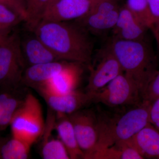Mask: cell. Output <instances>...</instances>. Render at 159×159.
Here are the masks:
<instances>
[{
    "mask_svg": "<svg viewBox=\"0 0 159 159\" xmlns=\"http://www.w3.org/2000/svg\"><path fill=\"white\" fill-rule=\"evenodd\" d=\"M70 21L43 20L33 32L61 60L89 66L93 46L89 33Z\"/></svg>",
    "mask_w": 159,
    "mask_h": 159,
    "instance_id": "1",
    "label": "cell"
},
{
    "mask_svg": "<svg viewBox=\"0 0 159 159\" xmlns=\"http://www.w3.org/2000/svg\"><path fill=\"white\" fill-rule=\"evenodd\" d=\"M106 47L119 61L123 73L139 86L142 96L158 71L156 56L148 41L124 40L113 37Z\"/></svg>",
    "mask_w": 159,
    "mask_h": 159,
    "instance_id": "2",
    "label": "cell"
},
{
    "mask_svg": "<svg viewBox=\"0 0 159 159\" xmlns=\"http://www.w3.org/2000/svg\"><path fill=\"white\" fill-rule=\"evenodd\" d=\"M150 101L143 100L121 115L113 117L98 115L99 142L94 151L129 140L150 124Z\"/></svg>",
    "mask_w": 159,
    "mask_h": 159,
    "instance_id": "3",
    "label": "cell"
},
{
    "mask_svg": "<svg viewBox=\"0 0 159 159\" xmlns=\"http://www.w3.org/2000/svg\"><path fill=\"white\" fill-rule=\"evenodd\" d=\"M45 124L41 103L29 92L10 122L12 137L32 145L42 136Z\"/></svg>",
    "mask_w": 159,
    "mask_h": 159,
    "instance_id": "4",
    "label": "cell"
},
{
    "mask_svg": "<svg viewBox=\"0 0 159 159\" xmlns=\"http://www.w3.org/2000/svg\"><path fill=\"white\" fill-rule=\"evenodd\" d=\"M90 94L93 102L111 107L134 106L143 100L139 86L123 73L104 87Z\"/></svg>",
    "mask_w": 159,
    "mask_h": 159,
    "instance_id": "5",
    "label": "cell"
},
{
    "mask_svg": "<svg viewBox=\"0 0 159 159\" xmlns=\"http://www.w3.org/2000/svg\"><path fill=\"white\" fill-rule=\"evenodd\" d=\"M25 69L20 38L17 33L8 35L0 45V87L20 84Z\"/></svg>",
    "mask_w": 159,
    "mask_h": 159,
    "instance_id": "6",
    "label": "cell"
},
{
    "mask_svg": "<svg viewBox=\"0 0 159 159\" xmlns=\"http://www.w3.org/2000/svg\"><path fill=\"white\" fill-rule=\"evenodd\" d=\"M68 116L85 159L93 151L99 142L98 115L93 110L82 109Z\"/></svg>",
    "mask_w": 159,
    "mask_h": 159,
    "instance_id": "7",
    "label": "cell"
},
{
    "mask_svg": "<svg viewBox=\"0 0 159 159\" xmlns=\"http://www.w3.org/2000/svg\"><path fill=\"white\" fill-rule=\"evenodd\" d=\"M119 1L101 0L87 14L75 21L92 34H101L112 29L119 15Z\"/></svg>",
    "mask_w": 159,
    "mask_h": 159,
    "instance_id": "8",
    "label": "cell"
},
{
    "mask_svg": "<svg viewBox=\"0 0 159 159\" xmlns=\"http://www.w3.org/2000/svg\"><path fill=\"white\" fill-rule=\"evenodd\" d=\"M98 54L94 65L89 66L90 72L86 91L90 93L104 87L123 73L119 61L106 47Z\"/></svg>",
    "mask_w": 159,
    "mask_h": 159,
    "instance_id": "9",
    "label": "cell"
},
{
    "mask_svg": "<svg viewBox=\"0 0 159 159\" xmlns=\"http://www.w3.org/2000/svg\"><path fill=\"white\" fill-rule=\"evenodd\" d=\"M38 93L44 99L49 108L61 115L68 116L93 103L90 94L78 89L61 95L43 91H39Z\"/></svg>",
    "mask_w": 159,
    "mask_h": 159,
    "instance_id": "10",
    "label": "cell"
},
{
    "mask_svg": "<svg viewBox=\"0 0 159 159\" xmlns=\"http://www.w3.org/2000/svg\"><path fill=\"white\" fill-rule=\"evenodd\" d=\"M100 1L60 0L49 6L43 20L69 21L78 19L87 14Z\"/></svg>",
    "mask_w": 159,
    "mask_h": 159,
    "instance_id": "11",
    "label": "cell"
},
{
    "mask_svg": "<svg viewBox=\"0 0 159 159\" xmlns=\"http://www.w3.org/2000/svg\"><path fill=\"white\" fill-rule=\"evenodd\" d=\"M29 88L22 83L17 85L0 87V129L10 125L29 93Z\"/></svg>",
    "mask_w": 159,
    "mask_h": 159,
    "instance_id": "12",
    "label": "cell"
},
{
    "mask_svg": "<svg viewBox=\"0 0 159 159\" xmlns=\"http://www.w3.org/2000/svg\"><path fill=\"white\" fill-rule=\"evenodd\" d=\"M84 65L80 63L70 61L61 72L36 91L61 95L77 89L83 73Z\"/></svg>",
    "mask_w": 159,
    "mask_h": 159,
    "instance_id": "13",
    "label": "cell"
},
{
    "mask_svg": "<svg viewBox=\"0 0 159 159\" xmlns=\"http://www.w3.org/2000/svg\"><path fill=\"white\" fill-rule=\"evenodd\" d=\"M112 29L113 37L128 41L146 39L148 30L126 4L120 7L118 20Z\"/></svg>",
    "mask_w": 159,
    "mask_h": 159,
    "instance_id": "14",
    "label": "cell"
},
{
    "mask_svg": "<svg viewBox=\"0 0 159 159\" xmlns=\"http://www.w3.org/2000/svg\"><path fill=\"white\" fill-rule=\"evenodd\" d=\"M20 46L26 68L30 66L62 61L34 32L20 38Z\"/></svg>",
    "mask_w": 159,
    "mask_h": 159,
    "instance_id": "15",
    "label": "cell"
},
{
    "mask_svg": "<svg viewBox=\"0 0 159 159\" xmlns=\"http://www.w3.org/2000/svg\"><path fill=\"white\" fill-rule=\"evenodd\" d=\"M69 62L58 61L30 66L25 69L22 82L36 91L61 72Z\"/></svg>",
    "mask_w": 159,
    "mask_h": 159,
    "instance_id": "16",
    "label": "cell"
},
{
    "mask_svg": "<svg viewBox=\"0 0 159 159\" xmlns=\"http://www.w3.org/2000/svg\"><path fill=\"white\" fill-rule=\"evenodd\" d=\"M56 113L49 108L45 127L42 136V157L44 159H70L69 154L59 138L51 136V132L54 128Z\"/></svg>",
    "mask_w": 159,
    "mask_h": 159,
    "instance_id": "17",
    "label": "cell"
},
{
    "mask_svg": "<svg viewBox=\"0 0 159 159\" xmlns=\"http://www.w3.org/2000/svg\"><path fill=\"white\" fill-rule=\"evenodd\" d=\"M132 138L99 148L87 156L85 159H143Z\"/></svg>",
    "mask_w": 159,
    "mask_h": 159,
    "instance_id": "18",
    "label": "cell"
},
{
    "mask_svg": "<svg viewBox=\"0 0 159 159\" xmlns=\"http://www.w3.org/2000/svg\"><path fill=\"white\" fill-rule=\"evenodd\" d=\"M54 128L58 138L67 151L70 159H84V154L80 147L68 116L56 113Z\"/></svg>",
    "mask_w": 159,
    "mask_h": 159,
    "instance_id": "19",
    "label": "cell"
},
{
    "mask_svg": "<svg viewBox=\"0 0 159 159\" xmlns=\"http://www.w3.org/2000/svg\"><path fill=\"white\" fill-rule=\"evenodd\" d=\"M144 158L159 159V131L149 124L132 138Z\"/></svg>",
    "mask_w": 159,
    "mask_h": 159,
    "instance_id": "20",
    "label": "cell"
},
{
    "mask_svg": "<svg viewBox=\"0 0 159 159\" xmlns=\"http://www.w3.org/2000/svg\"><path fill=\"white\" fill-rule=\"evenodd\" d=\"M51 0H26V26L33 32L43 20Z\"/></svg>",
    "mask_w": 159,
    "mask_h": 159,
    "instance_id": "21",
    "label": "cell"
},
{
    "mask_svg": "<svg viewBox=\"0 0 159 159\" xmlns=\"http://www.w3.org/2000/svg\"><path fill=\"white\" fill-rule=\"evenodd\" d=\"M31 146L25 141L12 137L3 142L0 150V159L29 158Z\"/></svg>",
    "mask_w": 159,
    "mask_h": 159,
    "instance_id": "22",
    "label": "cell"
},
{
    "mask_svg": "<svg viewBox=\"0 0 159 159\" xmlns=\"http://www.w3.org/2000/svg\"><path fill=\"white\" fill-rule=\"evenodd\" d=\"M21 21L24 20L17 12L0 3V31L7 32Z\"/></svg>",
    "mask_w": 159,
    "mask_h": 159,
    "instance_id": "23",
    "label": "cell"
},
{
    "mask_svg": "<svg viewBox=\"0 0 159 159\" xmlns=\"http://www.w3.org/2000/svg\"><path fill=\"white\" fill-rule=\"evenodd\" d=\"M126 5L148 30H151L152 23L148 10V0H127Z\"/></svg>",
    "mask_w": 159,
    "mask_h": 159,
    "instance_id": "24",
    "label": "cell"
},
{
    "mask_svg": "<svg viewBox=\"0 0 159 159\" xmlns=\"http://www.w3.org/2000/svg\"><path fill=\"white\" fill-rule=\"evenodd\" d=\"M148 10L152 26L151 31L153 33L159 48V0H148Z\"/></svg>",
    "mask_w": 159,
    "mask_h": 159,
    "instance_id": "25",
    "label": "cell"
},
{
    "mask_svg": "<svg viewBox=\"0 0 159 159\" xmlns=\"http://www.w3.org/2000/svg\"><path fill=\"white\" fill-rule=\"evenodd\" d=\"M159 97V70L151 80L142 95L143 100L153 101Z\"/></svg>",
    "mask_w": 159,
    "mask_h": 159,
    "instance_id": "26",
    "label": "cell"
},
{
    "mask_svg": "<svg viewBox=\"0 0 159 159\" xmlns=\"http://www.w3.org/2000/svg\"><path fill=\"white\" fill-rule=\"evenodd\" d=\"M0 3L14 10L22 18L26 19V0H0Z\"/></svg>",
    "mask_w": 159,
    "mask_h": 159,
    "instance_id": "27",
    "label": "cell"
},
{
    "mask_svg": "<svg viewBox=\"0 0 159 159\" xmlns=\"http://www.w3.org/2000/svg\"><path fill=\"white\" fill-rule=\"evenodd\" d=\"M149 119L150 124L159 131V97L151 102Z\"/></svg>",
    "mask_w": 159,
    "mask_h": 159,
    "instance_id": "28",
    "label": "cell"
},
{
    "mask_svg": "<svg viewBox=\"0 0 159 159\" xmlns=\"http://www.w3.org/2000/svg\"><path fill=\"white\" fill-rule=\"evenodd\" d=\"M8 35L7 32L0 31V45L6 40Z\"/></svg>",
    "mask_w": 159,
    "mask_h": 159,
    "instance_id": "29",
    "label": "cell"
},
{
    "mask_svg": "<svg viewBox=\"0 0 159 159\" xmlns=\"http://www.w3.org/2000/svg\"><path fill=\"white\" fill-rule=\"evenodd\" d=\"M60 1V0H51V1H50V6H51V5L53 4V3L56 2H57V1Z\"/></svg>",
    "mask_w": 159,
    "mask_h": 159,
    "instance_id": "30",
    "label": "cell"
},
{
    "mask_svg": "<svg viewBox=\"0 0 159 159\" xmlns=\"http://www.w3.org/2000/svg\"><path fill=\"white\" fill-rule=\"evenodd\" d=\"M5 141L4 139H0V150H1V147H2V145L3 142Z\"/></svg>",
    "mask_w": 159,
    "mask_h": 159,
    "instance_id": "31",
    "label": "cell"
}]
</instances>
